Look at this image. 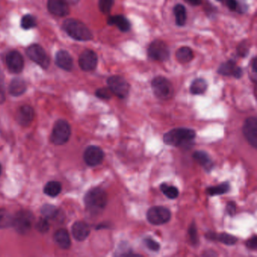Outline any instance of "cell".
Returning a JSON list of instances; mask_svg holds the SVG:
<instances>
[{
    "mask_svg": "<svg viewBox=\"0 0 257 257\" xmlns=\"http://www.w3.org/2000/svg\"><path fill=\"white\" fill-rule=\"evenodd\" d=\"M196 136L195 131L190 128H177L171 130L164 135V143L168 146H180L192 142Z\"/></svg>",
    "mask_w": 257,
    "mask_h": 257,
    "instance_id": "obj_1",
    "label": "cell"
},
{
    "mask_svg": "<svg viewBox=\"0 0 257 257\" xmlns=\"http://www.w3.org/2000/svg\"><path fill=\"white\" fill-rule=\"evenodd\" d=\"M85 204L87 210L93 214H97L106 207L107 195L101 188H92L85 196Z\"/></svg>",
    "mask_w": 257,
    "mask_h": 257,
    "instance_id": "obj_2",
    "label": "cell"
},
{
    "mask_svg": "<svg viewBox=\"0 0 257 257\" xmlns=\"http://www.w3.org/2000/svg\"><path fill=\"white\" fill-rule=\"evenodd\" d=\"M63 28L72 39L78 41L92 39L91 31L83 23L76 19H68L63 24Z\"/></svg>",
    "mask_w": 257,
    "mask_h": 257,
    "instance_id": "obj_3",
    "label": "cell"
},
{
    "mask_svg": "<svg viewBox=\"0 0 257 257\" xmlns=\"http://www.w3.org/2000/svg\"><path fill=\"white\" fill-rule=\"evenodd\" d=\"M153 93L161 100H168L172 98L173 87L171 83L163 76H157L152 82Z\"/></svg>",
    "mask_w": 257,
    "mask_h": 257,
    "instance_id": "obj_4",
    "label": "cell"
},
{
    "mask_svg": "<svg viewBox=\"0 0 257 257\" xmlns=\"http://www.w3.org/2000/svg\"><path fill=\"white\" fill-rule=\"evenodd\" d=\"M71 128L69 123L65 120H58L54 124L51 139L54 144L63 145L69 140Z\"/></svg>",
    "mask_w": 257,
    "mask_h": 257,
    "instance_id": "obj_5",
    "label": "cell"
},
{
    "mask_svg": "<svg viewBox=\"0 0 257 257\" xmlns=\"http://www.w3.org/2000/svg\"><path fill=\"white\" fill-rule=\"evenodd\" d=\"M146 218L148 222L153 225H163L171 218V212L167 207L155 206L149 209L146 213Z\"/></svg>",
    "mask_w": 257,
    "mask_h": 257,
    "instance_id": "obj_6",
    "label": "cell"
},
{
    "mask_svg": "<svg viewBox=\"0 0 257 257\" xmlns=\"http://www.w3.org/2000/svg\"><path fill=\"white\" fill-rule=\"evenodd\" d=\"M107 85L111 92L121 99L126 98L129 94L130 85L126 79L121 76H110L107 79Z\"/></svg>",
    "mask_w": 257,
    "mask_h": 257,
    "instance_id": "obj_7",
    "label": "cell"
},
{
    "mask_svg": "<svg viewBox=\"0 0 257 257\" xmlns=\"http://www.w3.org/2000/svg\"><path fill=\"white\" fill-rule=\"evenodd\" d=\"M33 221H34V216L31 212L21 210L17 212L16 215L13 217L12 225L15 227V229L18 233L26 234L31 230Z\"/></svg>",
    "mask_w": 257,
    "mask_h": 257,
    "instance_id": "obj_8",
    "label": "cell"
},
{
    "mask_svg": "<svg viewBox=\"0 0 257 257\" xmlns=\"http://www.w3.org/2000/svg\"><path fill=\"white\" fill-rule=\"evenodd\" d=\"M148 55L151 59L165 61L168 59L170 52L167 44L161 40L153 41L148 48Z\"/></svg>",
    "mask_w": 257,
    "mask_h": 257,
    "instance_id": "obj_9",
    "label": "cell"
},
{
    "mask_svg": "<svg viewBox=\"0 0 257 257\" xmlns=\"http://www.w3.org/2000/svg\"><path fill=\"white\" fill-rule=\"evenodd\" d=\"M27 56L41 68L46 69L50 64V60L42 46L34 44L27 49Z\"/></svg>",
    "mask_w": 257,
    "mask_h": 257,
    "instance_id": "obj_10",
    "label": "cell"
},
{
    "mask_svg": "<svg viewBox=\"0 0 257 257\" xmlns=\"http://www.w3.org/2000/svg\"><path fill=\"white\" fill-rule=\"evenodd\" d=\"M243 134L247 141L254 148H257V119H247L243 125Z\"/></svg>",
    "mask_w": 257,
    "mask_h": 257,
    "instance_id": "obj_11",
    "label": "cell"
},
{
    "mask_svg": "<svg viewBox=\"0 0 257 257\" xmlns=\"http://www.w3.org/2000/svg\"><path fill=\"white\" fill-rule=\"evenodd\" d=\"M104 158V153L102 149L97 146H90L84 153V160L87 165L95 167L102 163Z\"/></svg>",
    "mask_w": 257,
    "mask_h": 257,
    "instance_id": "obj_12",
    "label": "cell"
},
{
    "mask_svg": "<svg viewBox=\"0 0 257 257\" xmlns=\"http://www.w3.org/2000/svg\"><path fill=\"white\" fill-rule=\"evenodd\" d=\"M98 56L91 50H86L79 57V64L81 69L86 72L94 70L98 65Z\"/></svg>",
    "mask_w": 257,
    "mask_h": 257,
    "instance_id": "obj_13",
    "label": "cell"
},
{
    "mask_svg": "<svg viewBox=\"0 0 257 257\" xmlns=\"http://www.w3.org/2000/svg\"><path fill=\"white\" fill-rule=\"evenodd\" d=\"M7 67L13 73H19L24 69V58L17 51H10L6 56Z\"/></svg>",
    "mask_w": 257,
    "mask_h": 257,
    "instance_id": "obj_14",
    "label": "cell"
},
{
    "mask_svg": "<svg viewBox=\"0 0 257 257\" xmlns=\"http://www.w3.org/2000/svg\"><path fill=\"white\" fill-rule=\"evenodd\" d=\"M218 72L223 76H234L237 79H240L243 75L241 68L238 67L233 61H226L221 64L219 68Z\"/></svg>",
    "mask_w": 257,
    "mask_h": 257,
    "instance_id": "obj_15",
    "label": "cell"
},
{
    "mask_svg": "<svg viewBox=\"0 0 257 257\" xmlns=\"http://www.w3.org/2000/svg\"><path fill=\"white\" fill-rule=\"evenodd\" d=\"M48 9L51 13L58 17H64L69 13L68 4L64 0H49Z\"/></svg>",
    "mask_w": 257,
    "mask_h": 257,
    "instance_id": "obj_16",
    "label": "cell"
},
{
    "mask_svg": "<svg viewBox=\"0 0 257 257\" xmlns=\"http://www.w3.org/2000/svg\"><path fill=\"white\" fill-rule=\"evenodd\" d=\"M34 119V111L30 106H23L18 109L17 120L19 124L23 126H28L32 123Z\"/></svg>",
    "mask_w": 257,
    "mask_h": 257,
    "instance_id": "obj_17",
    "label": "cell"
},
{
    "mask_svg": "<svg viewBox=\"0 0 257 257\" xmlns=\"http://www.w3.org/2000/svg\"><path fill=\"white\" fill-rule=\"evenodd\" d=\"M72 236L76 240L82 241L86 240L90 234V227L86 223L79 222L75 223L72 227Z\"/></svg>",
    "mask_w": 257,
    "mask_h": 257,
    "instance_id": "obj_18",
    "label": "cell"
},
{
    "mask_svg": "<svg viewBox=\"0 0 257 257\" xmlns=\"http://www.w3.org/2000/svg\"><path fill=\"white\" fill-rule=\"evenodd\" d=\"M55 62L57 65L64 70L69 71L72 69L73 61L70 54L67 51L61 50L56 54Z\"/></svg>",
    "mask_w": 257,
    "mask_h": 257,
    "instance_id": "obj_19",
    "label": "cell"
},
{
    "mask_svg": "<svg viewBox=\"0 0 257 257\" xmlns=\"http://www.w3.org/2000/svg\"><path fill=\"white\" fill-rule=\"evenodd\" d=\"M206 237L209 240H217L225 245L229 246L234 245L238 241L237 238L227 233L217 234L216 232H209L206 234Z\"/></svg>",
    "mask_w": 257,
    "mask_h": 257,
    "instance_id": "obj_20",
    "label": "cell"
},
{
    "mask_svg": "<svg viewBox=\"0 0 257 257\" xmlns=\"http://www.w3.org/2000/svg\"><path fill=\"white\" fill-rule=\"evenodd\" d=\"M193 158L201 166L203 167L207 171H210L214 168V162L208 153L205 151H195L193 153Z\"/></svg>",
    "mask_w": 257,
    "mask_h": 257,
    "instance_id": "obj_21",
    "label": "cell"
},
{
    "mask_svg": "<svg viewBox=\"0 0 257 257\" xmlns=\"http://www.w3.org/2000/svg\"><path fill=\"white\" fill-rule=\"evenodd\" d=\"M107 24L110 26H116L122 32H128L131 29V23L123 16H115L108 18Z\"/></svg>",
    "mask_w": 257,
    "mask_h": 257,
    "instance_id": "obj_22",
    "label": "cell"
},
{
    "mask_svg": "<svg viewBox=\"0 0 257 257\" xmlns=\"http://www.w3.org/2000/svg\"><path fill=\"white\" fill-rule=\"evenodd\" d=\"M54 240L62 249H68L71 245L70 237L66 229H61L54 234Z\"/></svg>",
    "mask_w": 257,
    "mask_h": 257,
    "instance_id": "obj_23",
    "label": "cell"
},
{
    "mask_svg": "<svg viewBox=\"0 0 257 257\" xmlns=\"http://www.w3.org/2000/svg\"><path fill=\"white\" fill-rule=\"evenodd\" d=\"M27 90L26 83L22 79H14L9 86V93L13 96H20Z\"/></svg>",
    "mask_w": 257,
    "mask_h": 257,
    "instance_id": "obj_24",
    "label": "cell"
},
{
    "mask_svg": "<svg viewBox=\"0 0 257 257\" xmlns=\"http://www.w3.org/2000/svg\"><path fill=\"white\" fill-rule=\"evenodd\" d=\"M194 54L192 49L188 47H182L176 52V58L181 64H187L193 59Z\"/></svg>",
    "mask_w": 257,
    "mask_h": 257,
    "instance_id": "obj_25",
    "label": "cell"
},
{
    "mask_svg": "<svg viewBox=\"0 0 257 257\" xmlns=\"http://www.w3.org/2000/svg\"><path fill=\"white\" fill-rule=\"evenodd\" d=\"M173 13H174L177 25L180 27L185 25L186 22H187V9L184 5L181 4L175 5L173 8Z\"/></svg>",
    "mask_w": 257,
    "mask_h": 257,
    "instance_id": "obj_26",
    "label": "cell"
},
{
    "mask_svg": "<svg viewBox=\"0 0 257 257\" xmlns=\"http://www.w3.org/2000/svg\"><path fill=\"white\" fill-rule=\"evenodd\" d=\"M207 89V82L203 79H195L190 86V92L195 95L204 94Z\"/></svg>",
    "mask_w": 257,
    "mask_h": 257,
    "instance_id": "obj_27",
    "label": "cell"
},
{
    "mask_svg": "<svg viewBox=\"0 0 257 257\" xmlns=\"http://www.w3.org/2000/svg\"><path fill=\"white\" fill-rule=\"evenodd\" d=\"M62 187L61 183L57 181H51L45 186L44 192L51 197H56L61 193Z\"/></svg>",
    "mask_w": 257,
    "mask_h": 257,
    "instance_id": "obj_28",
    "label": "cell"
},
{
    "mask_svg": "<svg viewBox=\"0 0 257 257\" xmlns=\"http://www.w3.org/2000/svg\"><path fill=\"white\" fill-rule=\"evenodd\" d=\"M230 189V185L228 182L221 183L220 185L216 186V187H210L207 188V193L210 196H214V195H223L229 192Z\"/></svg>",
    "mask_w": 257,
    "mask_h": 257,
    "instance_id": "obj_29",
    "label": "cell"
},
{
    "mask_svg": "<svg viewBox=\"0 0 257 257\" xmlns=\"http://www.w3.org/2000/svg\"><path fill=\"white\" fill-rule=\"evenodd\" d=\"M160 189L167 198H170V199H175L178 197V188L173 186L168 185L167 183H162L160 186Z\"/></svg>",
    "mask_w": 257,
    "mask_h": 257,
    "instance_id": "obj_30",
    "label": "cell"
},
{
    "mask_svg": "<svg viewBox=\"0 0 257 257\" xmlns=\"http://www.w3.org/2000/svg\"><path fill=\"white\" fill-rule=\"evenodd\" d=\"M13 217L5 209H0V229H5L12 226Z\"/></svg>",
    "mask_w": 257,
    "mask_h": 257,
    "instance_id": "obj_31",
    "label": "cell"
},
{
    "mask_svg": "<svg viewBox=\"0 0 257 257\" xmlns=\"http://www.w3.org/2000/svg\"><path fill=\"white\" fill-rule=\"evenodd\" d=\"M20 25H21L22 28L24 29V30H30V29L34 28L36 26V20L31 15H26L25 16L22 17Z\"/></svg>",
    "mask_w": 257,
    "mask_h": 257,
    "instance_id": "obj_32",
    "label": "cell"
},
{
    "mask_svg": "<svg viewBox=\"0 0 257 257\" xmlns=\"http://www.w3.org/2000/svg\"><path fill=\"white\" fill-rule=\"evenodd\" d=\"M41 212H42L44 218L47 219V220L54 219L57 215V208L54 206H52V205H44Z\"/></svg>",
    "mask_w": 257,
    "mask_h": 257,
    "instance_id": "obj_33",
    "label": "cell"
},
{
    "mask_svg": "<svg viewBox=\"0 0 257 257\" xmlns=\"http://www.w3.org/2000/svg\"><path fill=\"white\" fill-rule=\"evenodd\" d=\"M115 0H99V9L103 14H108L111 11Z\"/></svg>",
    "mask_w": 257,
    "mask_h": 257,
    "instance_id": "obj_34",
    "label": "cell"
},
{
    "mask_svg": "<svg viewBox=\"0 0 257 257\" xmlns=\"http://www.w3.org/2000/svg\"><path fill=\"white\" fill-rule=\"evenodd\" d=\"M188 236L191 240V243L194 245H196L198 243V233H197L196 226L195 223H192L188 229Z\"/></svg>",
    "mask_w": 257,
    "mask_h": 257,
    "instance_id": "obj_35",
    "label": "cell"
},
{
    "mask_svg": "<svg viewBox=\"0 0 257 257\" xmlns=\"http://www.w3.org/2000/svg\"><path fill=\"white\" fill-rule=\"evenodd\" d=\"M112 94L111 91L109 90V87H102L96 91V96L98 98H101L103 100H109L111 98Z\"/></svg>",
    "mask_w": 257,
    "mask_h": 257,
    "instance_id": "obj_36",
    "label": "cell"
},
{
    "mask_svg": "<svg viewBox=\"0 0 257 257\" xmlns=\"http://www.w3.org/2000/svg\"><path fill=\"white\" fill-rule=\"evenodd\" d=\"M36 229L39 232H42V233H46L49 231V223L48 222L47 219L41 218L39 219L37 223H36Z\"/></svg>",
    "mask_w": 257,
    "mask_h": 257,
    "instance_id": "obj_37",
    "label": "cell"
},
{
    "mask_svg": "<svg viewBox=\"0 0 257 257\" xmlns=\"http://www.w3.org/2000/svg\"><path fill=\"white\" fill-rule=\"evenodd\" d=\"M145 244L150 250L153 251H158L160 250V244L156 240H153L151 238H146L144 240Z\"/></svg>",
    "mask_w": 257,
    "mask_h": 257,
    "instance_id": "obj_38",
    "label": "cell"
},
{
    "mask_svg": "<svg viewBox=\"0 0 257 257\" xmlns=\"http://www.w3.org/2000/svg\"><path fill=\"white\" fill-rule=\"evenodd\" d=\"M5 84H4V78L2 72H0V103L5 101Z\"/></svg>",
    "mask_w": 257,
    "mask_h": 257,
    "instance_id": "obj_39",
    "label": "cell"
},
{
    "mask_svg": "<svg viewBox=\"0 0 257 257\" xmlns=\"http://www.w3.org/2000/svg\"><path fill=\"white\" fill-rule=\"evenodd\" d=\"M246 246L247 248L251 250H257V237L256 236H253L252 238L249 239L246 242Z\"/></svg>",
    "mask_w": 257,
    "mask_h": 257,
    "instance_id": "obj_40",
    "label": "cell"
},
{
    "mask_svg": "<svg viewBox=\"0 0 257 257\" xmlns=\"http://www.w3.org/2000/svg\"><path fill=\"white\" fill-rule=\"evenodd\" d=\"M225 209H226V212L229 215L234 216L236 214V204H235V202H229V203L227 204Z\"/></svg>",
    "mask_w": 257,
    "mask_h": 257,
    "instance_id": "obj_41",
    "label": "cell"
},
{
    "mask_svg": "<svg viewBox=\"0 0 257 257\" xmlns=\"http://www.w3.org/2000/svg\"><path fill=\"white\" fill-rule=\"evenodd\" d=\"M226 5L230 10L237 11L239 9V2L237 0H227Z\"/></svg>",
    "mask_w": 257,
    "mask_h": 257,
    "instance_id": "obj_42",
    "label": "cell"
},
{
    "mask_svg": "<svg viewBox=\"0 0 257 257\" xmlns=\"http://www.w3.org/2000/svg\"><path fill=\"white\" fill-rule=\"evenodd\" d=\"M186 2L193 6H198L202 3V0H184Z\"/></svg>",
    "mask_w": 257,
    "mask_h": 257,
    "instance_id": "obj_43",
    "label": "cell"
},
{
    "mask_svg": "<svg viewBox=\"0 0 257 257\" xmlns=\"http://www.w3.org/2000/svg\"><path fill=\"white\" fill-rule=\"evenodd\" d=\"M68 5H75V4L79 2V0H64Z\"/></svg>",
    "mask_w": 257,
    "mask_h": 257,
    "instance_id": "obj_44",
    "label": "cell"
},
{
    "mask_svg": "<svg viewBox=\"0 0 257 257\" xmlns=\"http://www.w3.org/2000/svg\"><path fill=\"white\" fill-rule=\"evenodd\" d=\"M1 172H2V168H1V165H0V174H1Z\"/></svg>",
    "mask_w": 257,
    "mask_h": 257,
    "instance_id": "obj_45",
    "label": "cell"
},
{
    "mask_svg": "<svg viewBox=\"0 0 257 257\" xmlns=\"http://www.w3.org/2000/svg\"><path fill=\"white\" fill-rule=\"evenodd\" d=\"M217 1H218V2H223L224 0H217Z\"/></svg>",
    "mask_w": 257,
    "mask_h": 257,
    "instance_id": "obj_46",
    "label": "cell"
}]
</instances>
